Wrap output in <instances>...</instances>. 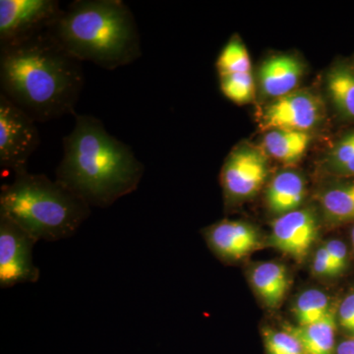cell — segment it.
Here are the masks:
<instances>
[{
    "mask_svg": "<svg viewBox=\"0 0 354 354\" xmlns=\"http://www.w3.org/2000/svg\"><path fill=\"white\" fill-rule=\"evenodd\" d=\"M84 83L82 62L48 30L0 44V93L36 122L74 114Z\"/></svg>",
    "mask_w": 354,
    "mask_h": 354,
    "instance_id": "obj_1",
    "label": "cell"
},
{
    "mask_svg": "<svg viewBox=\"0 0 354 354\" xmlns=\"http://www.w3.org/2000/svg\"><path fill=\"white\" fill-rule=\"evenodd\" d=\"M144 172L131 147L113 136L102 120L75 113L74 127L64 138L57 183L90 208H108L134 192Z\"/></svg>",
    "mask_w": 354,
    "mask_h": 354,
    "instance_id": "obj_2",
    "label": "cell"
},
{
    "mask_svg": "<svg viewBox=\"0 0 354 354\" xmlns=\"http://www.w3.org/2000/svg\"><path fill=\"white\" fill-rule=\"evenodd\" d=\"M48 31L72 57L101 68L127 66L142 55L138 25L121 0H76Z\"/></svg>",
    "mask_w": 354,
    "mask_h": 354,
    "instance_id": "obj_3",
    "label": "cell"
},
{
    "mask_svg": "<svg viewBox=\"0 0 354 354\" xmlns=\"http://www.w3.org/2000/svg\"><path fill=\"white\" fill-rule=\"evenodd\" d=\"M0 213L37 242L57 241L75 234L91 215V208L55 179L25 169L2 186Z\"/></svg>",
    "mask_w": 354,
    "mask_h": 354,
    "instance_id": "obj_4",
    "label": "cell"
},
{
    "mask_svg": "<svg viewBox=\"0 0 354 354\" xmlns=\"http://www.w3.org/2000/svg\"><path fill=\"white\" fill-rule=\"evenodd\" d=\"M41 143L36 121L0 93V165L14 174L27 164Z\"/></svg>",
    "mask_w": 354,
    "mask_h": 354,
    "instance_id": "obj_5",
    "label": "cell"
},
{
    "mask_svg": "<svg viewBox=\"0 0 354 354\" xmlns=\"http://www.w3.org/2000/svg\"><path fill=\"white\" fill-rule=\"evenodd\" d=\"M36 243L17 223L0 213V288L39 281V270L32 260Z\"/></svg>",
    "mask_w": 354,
    "mask_h": 354,
    "instance_id": "obj_6",
    "label": "cell"
},
{
    "mask_svg": "<svg viewBox=\"0 0 354 354\" xmlns=\"http://www.w3.org/2000/svg\"><path fill=\"white\" fill-rule=\"evenodd\" d=\"M55 0H1L0 44L11 43L46 31L62 12Z\"/></svg>",
    "mask_w": 354,
    "mask_h": 354,
    "instance_id": "obj_7",
    "label": "cell"
},
{
    "mask_svg": "<svg viewBox=\"0 0 354 354\" xmlns=\"http://www.w3.org/2000/svg\"><path fill=\"white\" fill-rule=\"evenodd\" d=\"M322 118L323 104L316 95L307 91H295L272 100L263 113L262 124L268 131L283 129L308 133Z\"/></svg>",
    "mask_w": 354,
    "mask_h": 354,
    "instance_id": "obj_8",
    "label": "cell"
},
{
    "mask_svg": "<svg viewBox=\"0 0 354 354\" xmlns=\"http://www.w3.org/2000/svg\"><path fill=\"white\" fill-rule=\"evenodd\" d=\"M268 174L264 153L251 147H242L228 156L221 169V180L227 197L242 199L257 193Z\"/></svg>",
    "mask_w": 354,
    "mask_h": 354,
    "instance_id": "obj_9",
    "label": "cell"
},
{
    "mask_svg": "<svg viewBox=\"0 0 354 354\" xmlns=\"http://www.w3.org/2000/svg\"><path fill=\"white\" fill-rule=\"evenodd\" d=\"M221 90L230 101L237 104L252 102L255 81L250 57L246 46L237 37L232 38L221 51L216 60Z\"/></svg>",
    "mask_w": 354,
    "mask_h": 354,
    "instance_id": "obj_10",
    "label": "cell"
},
{
    "mask_svg": "<svg viewBox=\"0 0 354 354\" xmlns=\"http://www.w3.org/2000/svg\"><path fill=\"white\" fill-rule=\"evenodd\" d=\"M317 232L318 223L313 212L298 209L274 221L270 242L281 252L301 261L315 241Z\"/></svg>",
    "mask_w": 354,
    "mask_h": 354,
    "instance_id": "obj_11",
    "label": "cell"
},
{
    "mask_svg": "<svg viewBox=\"0 0 354 354\" xmlns=\"http://www.w3.org/2000/svg\"><path fill=\"white\" fill-rule=\"evenodd\" d=\"M208 245L225 260H239L260 246L257 230L241 221H221L204 232Z\"/></svg>",
    "mask_w": 354,
    "mask_h": 354,
    "instance_id": "obj_12",
    "label": "cell"
},
{
    "mask_svg": "<svg viewBox=\"0 0 354 354\" xmlns=\"http://www.w3.org/2000/svg\"><path fill=\"white\" fill-rule=\"evenodd\" d=\"M304 76V64L290 55H274L263 62L258 73L261 91L266 97L279 99L297 91Z\"/></svg>",
    "mask_w": 354,
    "mask_h": 354,
    "instance_id": "obj_13",
    "label": "cell"
},
{
    "mask_svg": "<svg viewBox=\"0 0 354 354\" xmlns=\"http://www.w3.org/2000/svg\"><path fill=\"white\" fill-rule=\"evenodd\" d=\"M337 309L332 307L321 320L309 325H286L285 330L295 335L306 354H335V329Z\"/></svg>",
    "mask_w": 354,
    "mask_h": 354,
    "instance_id": "obj_14",
    "label": "cell"
},
{
    "mask_svg": "<svg viewBox=\"0 0 354 354\" xmlns=\"http://www.w3.org/2000/svg\"><path fill=\"white\" fill-rule=\"evenodd\" d=\"M306 185L297 171L279 172L267 189V204L272 213L281 216L297 211L304 202Z\"/></svg>",
    "mask_w": 354,
    "mask_h": 354,
    "instance_id": "obj_15",
    "label": "cell"
},
{
    "mask_svg": "<svg viewBox=\"0 0 354 354\" xmlns=\"http://www.w3.org/2000/svg\"><path fill=\"white\" fill-rule=\"evenodd\" d=\"M250 281L262 301L271 308L283 302L290 288L288 270L281 263L272 261L256 265L251 271Z\"/></svg>",
    "mask_w": 354,
    "mask_h": 354,
    "instance_id": "obj_16",
    "label": "cell"
},
{
    "mask_svg": "<svg viewBox=\"0 0 354 354\" xmlns=\"http://www.w3.org/2000/svg\"><path fill=\"white\" fill-rule=\"evenodd\" d=\"M309 133L292 130L272 129L266 133L263 140L265 152L286 165L297 164L308 149Z\"/></svg>",
    "mask_w": 354,
    "mask_h": 354,
    "instance_id": "obj_17",
    "label": "cell"
},
{
    "mask_svg": "<svg viewBox=\"0 0 354 354\" xmlns=\"http://www.w3.org/2000/svg\"><path fill=\"white\" fill-rule=\"evenodd\" d=\"M326 85L337 111L344 118L354 120V70L346 65L333 67L328 73Z\"/></svg>",
    "mask_w": 354,
    "mask_h": 354,
    "instance_id": "obj_18",
    "label": "cell"
},
{
    "mask_svg": "<svg viewBox=\"0 0 354 354\" xmlns=\"http://www.w3.org/2000/svg\"><path fill=\"white\" fill-rule=\"evenodd\" d=\"M321 207L330 223L354 221V183L339 184L324 191Z\"/></svg>",
    "mask_w": 354,
    "mask_h": 354,
    "instance_id": "obj_19",
    "label": "cell"
},
{
    "mask_svg": "<svg viewBox=\"0 0 354 354\" xmlns=\"http://www.w3.org/2000/svg\"><path fill=\"white\" fill-rule=\"evenodd\" d=\"M329 297L323 291L318 290H305L293 305V314L297 325H309L321 320L332 309Z\"/></svg>",
    "mask_w": 354,
    "mask_h": 354,
    "instance_id": "obj_20",
    "label": "cell"
},
{
    "mask_svg": "<svg viewBox=\"0 0 354 354\" xmlns=\"http://www.w3.org/2000/svg\"><path fill=\"white\" fill-rule=\"evenodd\" d=\"M328 165L337 174L354 176V131L344 135L330 149Z\"/></svg>",
    "mask_w": 354,
    "mask_h": 354,
    "instance_id": "obj_21",
    "label": "cell"
},
{
    "mask_svg": "<svg viewBox=\"0 0 354 354\" xmlns=\"http://www.w3.org/2000/svg\"><path fill=\"white\" fill-rule=\"evenodd\" d=\"M263 337L267 354H306L297 337L285 329H264Z\"/></svg>",
    "mask_w": 354,
    "mask_h": 354,
    "instance_id": "obj_22",
    "label": "cell"
},
{
    "mask_svg": "<svg viewBox=\"0 0 354 354\" xmlns=\"http://www.w3.org/2000/svg\"><path fill=\"white\" fill-rule=\"evenodd\" d=\"M324 246L326 247L328 253H329L335 272L337 274H341L348 265V255L346 244L339 241V239H330V241L326 242Z\"/></svg>",
    "mask_w": 354,
    "mask_h": 354,
    "instance_id": "obj_23",
    "label": "cell"
},
{
    "mask_svg": "<svg viewBox=\"0 0 354 354\" xmlns=\"http://www.w3.org/2000/svg\"><path fill=\"white\" fill-rule=\"evenodd\" d=\"M337 314V321L342 329L354 335V292L342 300Z\"/></svg>",
    "mask_w": 354,
    "mask_h": 354,
    "instance_id": "obj_24",
    "label": "cell"
},
{
    "mask_svg": "<svg viewBox=\"0 0 354 354\" xmlns=\"http://www.w3.org/2000/svg\"><path fill=\"white\" fill-rule=\"evenodd\" d=\"M313 271L320 277L337 276L329 253L324 245L318 248L314 256Z\"/></svg>",
    "mask_w": 354,
    "mask_h": 354,
    "instance_id": "obj_25",
    "label": "cell"
},
{
    "mask_svg": "<svg viewBox=\"0 0 354 354\" xmlns=\"http://www.w3.org/2000/svg\"><path fill=\"white\" fill-rule=\"evenodd\" d=\"M335 354H354V335L339 342L335 348Z\"/></svg>",
    "mask_w": 354,
    "mask_h": 354,
    "instance_id": "obj_26",
    "label": "cell"
},
{
    "mask_svg": "<svg viewBox=\"0 0 354 354\" xmlns=\"http://www.w3.org/2000/svg\"><path fill=\"white\" fill-rule=\"evenodd\" d=\"M351 241H353V246L354 247V227L351 230Z\"/></svg>",
    "mask_w": 354,
    "mask_h": 354,
    "instance_id": "obj_27",
    "label": "cell"
},
{
    "mask_svg": "<svg viewBox=\"0 0 354 354\" xmlns=\"http://www.w3.org/2000/svg\"><path fill=\"white\" fill-rule=\"evenodd\" d=\"M353 250H354V247H353Z\"/></svg>",
    "mask_w": 354,
    "mask_h": 354,
    "instance_id": "obj_28",
    "label": "cell"
}]
</instances>
